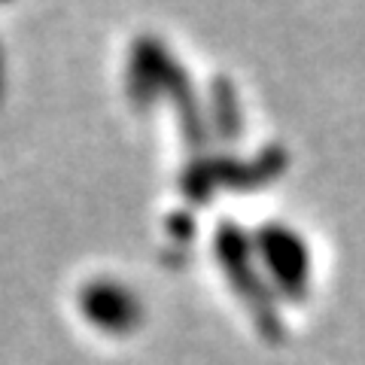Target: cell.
Listing matches in <instances>:
<instances>
[{
	"label": "cell",
	"mask_w": 365,
	"mask_h": 365,
	"mask_svg": "<svg viewBox=\"0 0 365 365\" xmlns=\"http://www.w3.org/2000/svg\"><path fill=\"white\" fill-rule=\"evenodd\" d=\"M83 314L91 326L104 329V332H128L140 323V304H137L134 295L116 287V283H107V280H98V283H88L83 289Z\"/></svg>",
	"instance_id": "6da1fadb"
}]
</instances>
